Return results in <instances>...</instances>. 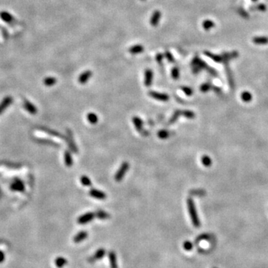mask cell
I'll use <instances>...</instances> for the list:
<instances>
[{
    "mask_svg": "<svg viewBox=\"0 0 268 268\" xmlns=\"http://www.w3.org/2000/svg\"><path fill=\"white\" fill-rule=\"evenodd\" d=\"M109 256V264H110L111 268H119L118 267L117 264V259H116V255L115 252L113 251H110L108 253Z\"/></svg>",
    "mask_w": 268,
    "mask_h": 268,
    "instance_id": "cell-18",
    "label": "cell"
},
{
    "mask_svg": "<svg viewBox=\"0 0 268 268\" xmlns=\"http://www.w3.org/2000/svg\"><path fill=\"white\" fill-rule=\"evenodd\" d=\"M23 107L31 115H36L37 113H38L37 107L27 99H24V101H23Z\"/></svg>",
    "mask_w": 268,
    "mask_h": 268,
    "instance_id": "cell-9",
    "label": "cell"
},
{
    "mask_svg": "<svg viewBox=\"0 0 268 268\" xmlns=\"http://www.w3.org/2000/svg\"><path fill=\"white\" fill-rule=\"evenodd\" d=\"M66 134H67V135H66V139L67 142H68V145H69V147H70V150L72 151V152H74L75 153H78V149H77V147L76 146V145H75V140H74V139H73L72 132L70 130L67 129L66 130Z\"/></svg>",
    "mask_w": 268,
    "mask_h": 268,
    "instance_id": "cell-4",
    "label": "cell"
},
{
    "mask_svg": "<svg viewBox=\"0 0 268 268\" xmlns=\"http://www.w3.org/2000/svg\"><path fill=\"white\" fill-rule=\"evenodd\" d=\"M171 132L168 130H161L158 132L157 136L159 139H166L171 136Z\"/></svg>",
    "mask_w": 268,
    "mask_h": 268,
    "instance_id": "cell-29",
    "label": "cell"
},
{
    "mask_svg": "<svg viewBox=\"0 0 268 268\" xmlns=\"http://www.w3.org/2000/svg\"><path fill=\"white\" fill-rule=\"evenodd\" d=\"M180 116H182V110H176L173 113V115L171 117V119H170L168 123H169V124H173V123H175L177 121V119H179V117H180Z\"/></svg>",
    "mask_w": 268,
    "mask_h": 268,
    "instance_id": "cell-32",
    "label": "cell"
},
{
    "mask_svg": "<svg viewBox=\"0 0 268 268\" xmlns=\"http://www.w3.org/2000/svg\"><path fill=\"white\" fill-rule=\"evenodd\" d=\"M162 16V13L159 11L156 10L153 13L152 16H151V20H150V23H151V26L156 27L158 26L159 24V22L160 19H161Z\"/></svg>",
    "mask_w": 268,
    "mask_h": 268,
    "instance_id": "cell-12",
    "label": "cell"
},
{
    "mask_svg": "<svg viewBox=\"0 0 268 268\" xmlns=\"http://www.w3.org/2000/svg\"><path fill=\"white\" fill-rule=\"evenodd\" d=\"M182 116H185V118H187L188 119H192L195 117V113L193 111L186 109V110L182 111Z\"/></svg>",
    "mask_w": 268,
    "mask_h": 268,
    "instance_id": "cell-35",
    "label": "cell"
},
{
    "mask_svg": "<svg viewBox=\"0 0 268 268\" xmlns=\"http://www.w3.org/2000/svg\"><path fill=\"white\" fill-rule=\"evenodd\" d=\"M13 102V98L11 97V96H7V97L5 98L2 102L0 103V115L4 112L5 109L8 108V106Z\"/></svg>",
    "mask_w": 268,
    "mask_h": 268,
    "instance_id": "cell-13",
    "label": "cell"
},
{
    "mask_svg": "<svg viewBox=\"0 0 268 268\" xmlns=\"http://www.w3.org/2000/svg\"><path fill=\"white\" fill-rule=\"evenodd\" d=\"M201 163L205 167H210L212 164V160L209 156L204 155L201 157Z\"/></svg>",
    "mask_w": 268,
    "mask_h": 268,
    "instance_id": "cell-31",
    "label": "cell"
},
{
    "mask_svg": "<svg viewBox=\"0 0 268 268\" xmlns=\"http://www.w3.org/2000/svg\"><path fill=\"white\" fill-rule=\"evenodd\" d=\"M204 54H205V55H206L207 57H209V58L212 59L213 61L216 62V63H221V62L223 61V57L220 56V55H215V54L211 53V52H205Z\"/></svg>",
    "mask_w": 268,
    "mask_h": 268,
    "instance_id": "cell-22",
    "label": "cell"
},
{
    "mask_svg": "<svg viewBox=\"0 0 268 268\" xmlns=\"http://www.w3.org/2000/svg\"><path fill=\"white\" fill-rule=\"evenodd\" d=\"M202 27H203L205 31H209L215 27V23L212 20H205L202 23Z\"/></svg>",
    "mask_w": 268,
    "mask_h": 268,
    "instance_id": "cell-17",
    "label": "cell"
},
{
    "mask_svg": "<svg viewBox=\"0 0 268 268\" xmlns=\"http://www.w3.org/2000/svg\"><path fill=\"white\" fill-rule=\"evenodd\" d=\"M89 194L92 198L98 199V200H104V199H106V198H107L106 194L104 191H100L98 189H95V188L90 189Z\"/></svg>",
    "mask_w": 268,
    "mask_h": 268,
    "instance_id": "cell-8",
    "label": "cell"
},
{
    "mask_svg": "<svg viewBox=\"0 0 268 268\" xmlns=\"http://www.w3.org/2000/svg\"><path fill=\"white\" fill-rule=\"evenodd\" d=\"M183 248L187 251L191 250L192 248H193V244H192L191 242L186 241L183 243Z\"/></svg>",
    "mask_w": 268,
    "mask_h": 268,
    "instance_id": "cell-40",
    "label": "cell"
},
{
    "mask_svg": "<svg viewBox=\"0 0 268 268\" xmlns=\"http://www.w3.org/2000/svg\"><path fill=\"white\" fill-rule=\"evenodd\" d=\"M129 167L130 165L127 162H124L121 165L120 168L116 171L115 175V180L116 182H121L123 180L124 177L125 176L126 173L127 172L128 169H129Z\"/></svg>",
    "mask_w": 268,
    "mask_h": 268,
    "instance_id": "cell-3",
    "label": "cell"
},
{
    "mask_svg": "<svg viewBox=\"0 0 268 268\" xmlns=\"http://www.w3.org/2000/svg\"><path fill=\"white\" fill-rule=\"evenodd\" d=\"M148 94L153 98L158 101H161V102H167V101L169 100V95L168 94L161 93V92H155V91H151Z\"/></svg>",
    "mask_w": 268,
    "mask_h": 268,
    "instance_id": "cell-6",
    "label": "cell"
},
{
    "mask_svg": "<svg viewBox=\"0 0 268 268\" xmlns=\"http://www.w3.org/2000/svg\"><path fill=\"white\" fill-rule=\"evenodd\" d=\"M87 237H88V233H87V231H80V232H79L78 233L75 235V236L73 238V241L75 243H80L86 240Z\"/></svg>",
    "mask_w": 268,
    "mask_h": 268,
    "instance_id": "cell-16",
    "label": "cell"
},
{
    "mask_svg": "<svg viewBox=\"0 0 268 268\" xmlns=\"http://www.w3.org/2000/svg\"><path fill=\"white\" fill-rule=\"evenodd\" d=\"M43 83L46 87H52L57 83V79L54 77H47L44 79Z\"/></svg>",
    "mask_w": 268,
    "mask_h": 268,
    "instance_id": "cell-27",
    "label": "cell"
},
{
    "mask_svg": "<svg viewBox=\"0 0 268 268\" xmlns=\"http://www.w3.org/2000/svg\"><path fill=\"white\" fill-rule=\"evenodd\" d=\"M256 9L259 10V11H265L266 10H267V6H266L264 4H263V3H262V4H259L256 6Z\"/></svg>",
    "mask_w": 268,
    "mask_h": 268,
    "instance_id": "cell-42",
    "label": "cell"
},
{
    "mask_svg": "<svg viewBox=\"0 0 268 268\" xmlns=\"http://www.w3.org/2000/svg\"><path fill=\"white\" fill-rule=\"evenodd\" d=\"M0 16H1V19L6 23H11L13 20V16H11L9 13L5 12V11L0 13Z\"/></svg>",
    "mask_w": 268,
    "mask_h": 268,
    "instance_id": "cell-26",
    "label": "cell"
},
{
    "mask_svg": "<svg viewBox=\"0 0 268 268\" xmlns=\"http://www.w3.org/2000/svg\"><path fill=\"white\" fill-rule=\"evenodd\" d=\"M55 265L58 268H63L67 264V260L63 257H58L55 261Z\"/></svg>",
    "mask_w": 268,
    "mask_h": 268,
    "instance_id": "cell-23",
    "label": "cell"
},
{
    "mask_svg": "<svg viewBox=\"0 0 268 268\" xmlns=\"http://www.w3.org/2000/svg\"><path fill=\"white\" fill-rule=\"evenodd\" d=\"M95 217V213H93V212H87V213H85L84 214V215H80V216L77 218V222L79 224L88 223L89 222L92 221Z\"/></svg>",
    "mask_w": 268,
    "mask_h": 268,
    "instance_id": "cell-5",
    "label": "cell"
},
{
    "mask_svg": "<svg viewBox=\"0 0 268 268\" xmlns=\"http://www.w3.org/2000/svg\"><path fill=\"white\" fill-rule=\"evenodd\" d=\"M133 123H134L135 128L136 129V130H137L139 133H140L141 134L145 136V132H146V131H144L143 122L140 118L138 117V116H134V117L133 118Z\"/></svg>",
    "mask_w": 268,
    "mask_h": 268,
    "instance_id": "cell-7",
    "label": "cell"
},
{
    "mask_svg": "<svg viewBox=\"0 0 268 268\" xmlns=\"http://www.w3.org/2000/svg\"><path fill=\"white\" fill-rule=\"evenodd\" d=\"M11 188L13 190V191L23 192L25 190V185L21 180L16 179V180H15L14 181L11 183Z\"/></svg>",
    "mask_w": 268,
    "mask_h": 268,
    "instance_id": "cell-11",
    "label": "cell"
},
{
    "mask_svg": "<svg viewBox=\"0 0 268 268\" xmlns=\"http://www.w3.org/2000/svg\"><path fill=\"white\" fill-rule=\"evenodd\" d=\"M144 50H145L144 46H142L141 45L137 44L130 47L128 51H129V52L131 54V55H137V54H140L141 52H144Z\"/></svg>",
    "mask_w": 268,
    "mask_h": 268,
    "instance_id": "cell-19",
    "label": "cell"
},
{
    "mask_svg": "<svg viewBox=\"0 0 268 268\" xmlns=\"http://www.w3.org/2000/svg\"><path fill=\"white\" fill-rule=\"evenodd\" d=\"M92 72L90 70H87L85 72H84L83 73H81L79 76L78 81L79 83L81 84H85L87 81L90 79V77H92Z\"/></svg>",
    "mask_w": 268,
    "mask_h": 268,
    "instance_id": "cell-15",
    "label": "cell"
},
{
    "mask_svg": "<svg viewBox=\"0 0 268 268\" xmlns=\"http://www.w3.org/2000/svg\"><path fill=\"white\" fill-rule=\"evenodd\" d=\"M95 215L96 217H98V219H101V220H105V219H107L109 217V214L104 210H97L95 212Z\"/></svg>",
    "mask_w": 268,
    "mask_h": 268,
    "instance_id": "cell-24",
    "label": "cell"
},
{
    "mask_svg": "<svg viewBox=\"0 0 268 268\" xmlns=\"http://www.w3.org/2000/svg\"><path fill=\"white\" fill-rule=\"evenodd\" d=\"M64 163L67 167H71L73 165V158L70 151H66L64 152Z\"/></svg>",
    "mask_w": 268,
    "mask_h": 268,
    "instance_id": "cell-20",
    "label": "cell"
},
{
    "mask_svg": "<svg viewBox=\"0 0 268 268\" xmlns=\"http://www.w3.org/2000/svg\"><path fill=\"white\" fill-rule=\"evenodd\" d=\"M163 58H164V56H163V55L162 53H158L157 55H156V60L159 65H163Z\"/></svg>",
    "mask_w": 268,
    "mask_h": 268,
    "instance_id": "cell-41",
    "label": "cell"
},
{
    "mask_svg": "<svg viewBox=\"0 0 268 268\" xmlns=\"http://www.w3.org/2000/svg\"><path fill=\"white\" fill-rule=\"evenodd\" d=\"M241 98L242 101L244 102L249 103L252 101V95L248 91H244V92H242L241 95Z\"/></svg>",
    "mask_w": 268,
    "mask_h": 268,
    "instance_id": "cell-25",
    "label": "cell"
},
{
    "mask_svg": "<svg viewBox=\"0 0 268 268\" xmlns=\"http://www.w3.org/2000/svg\"><path fill=\"white\" fill-rule=\"evenodd\" d=\"M153 71L150 69H148V70H145V85L146 87H151V84H152V81H153Z\"/></svg>",
    "mask_w": 268,
    "mask_h": 268,
    "instance_id": "cell-14",
    "label": "cell"
},
{
    "mask_svg": "<svg viewBox=\"0 0 268 268\" xmlns=\"http://www.w3.org/2000/svg\"><path fill=\"white\" fill-rule=\"evenodd\" d=\"M253 44L257 45H266L268 44V37L267 36H255L252 38Z\"/></svg>",
    "mask_w": 268,
    "mask_h": 268,
    "instance_id": "cell-10",
    "label": "cell"
},
{
    "mask_svg": "<svg viewBox=\"0 0 268 268\" xmlns=\"http://www.w3.org/2000/svg\"><path fill=\"white\" fill-rule=\"evenodd\" d=\"M38 141H40V142H41V143H44V144L48 145L56 146V147H58V146H59L58 144H57L56 142H55V141H52L51 140H47V139H38Z\"/></svg>",
    "mask_w": 268,
    "mask_h": 268,
    "instance_id": "cell-39",
    "label": "cell"
},
{
    "mask_svg": "<svg viewBox=\"0 0 268 268\" xmlns=\"http://www.w3.org/2000/svg\"><path fill=\"white\" fill-rule=\"evenodd\" d=\"M165 56H166L168 61L170 62V63H174L175 62L174 57L173 56L172 54H171L169 51H166V52H165Z\"/></svg>",
    "mask_w": 268,
    "mask_h": 268,
    "instance_id": "cell-37",
    "label": "cell"
},
{
    "mask_svg": "<svg viewBox=\"0 0 268 268\" xmlns=\"http://www.w3.org/2000/svg\"><path fill=\"white\" fill-rule=\"evenodd\" d=\"M191 193L193 195H202L203 194H205V191L204 190H202V189H198V190H192Z\"/></svg>",
    "mask_w": 268,
    "mask_h": 268,
    "instance_id": "cell-43",
    "label": "cell"
},
{
    "mask_svg": "<svg viewBox=\"0 0 268 268\" xmlns=\"http://www.w3.org/2000/svg\"><path fill=\"white\" fill-rule=\"evenodd\" d=\"M213 87H214L212 85V84L207 82V83H204L202 84V85L200 86V89L202 92H208V91L211 90L212 89H213Z\"/></svg>",
    "mask_w": 268,
    "mask_h": 268,
    "instance_id": "cell-34",
    "label": "cell"
},
{
    "mask_svg": "<svg viewBox=\"0 0 268 268\" xmlns=\"http://www.w3.org/2000/svg\"><path fill=\"white\" fill-rule=\"evenodd\" d=\"M105 254H106L105 249L103 248L98 249L95 252V255H94V259H95V260H100V259H102L104 257Z\"/></svg>",
    "mask_w": 268,
    "mask_h": 268,
    "instance_id": "cell-30",
    "label": "cell"
},
{
    "mask_svg": "<svg viewBox=\"0 0 268 268\" xmlns=\"http://www.w3.org/2000/svg\"><path fill=\"white\" fill-rule=\"evenodd\" d=\"M80 183H81L82 185H84V186H87V187H89L92 185V182H91L90 179H89L87 176H86V175L81 176V177H80Z\"/></svg>",
    "mask_w": 268,
    "mask_h": 268,
    "instance_id": "cell-33",
    "label": "cell"
},
{
    "mask_svg": "<svg viewBox=\"0 0 268 268\" xmlns=\"http://www.w3.org/2000/svg\"><path fill=\"white\" fill-rule=\"evenodd\" d=\"M214 268H216V267H214Z\"/></svg>",
    "mask_w": 268,
    "mask_h": 268,
    "instance_id": "cell-47",
    "label": "cell"
},
{
    "mask_svg": "<svg viewBox=\"0 0 268 268\" xmlns=\"http://www.w3.org/2000/svg\"><path fill=\"white\" fill-rule=\"evenodd\" d=\"M187 206H188V213H189L190 217L191 219L192 224H193L195 227L198 228L200 226V222L193 199L191 198H188L187 199Z\"/></svg>",
    "mask_w": 268,
    "mask_h": 268,
    "instance_id": "cell-1",
    "label": "cell"
},
{
    "mask_svg": "<svg viewBox=\"0 0 268 268\" xmlns=\"http://www.w3.org/2000/svg\"><path fill=\"white\" fill-rule=\"evenodd\" d=\"M141 1H145V0H141Z\"/></svg>",
    "mask_w": 268,
    "mask_h": 268,
    "instance_id": "cell-46",
    "label": "cell"
},
{
    "mask_svg": "<svg viewBox=\"0 0 268 268\" xmlns=\"http://www.w3.org/2000/svg\"><path fill=\"white\" fill-rule=\"evenodd\" d=\"M5 259V253L2 250H0V264L2 263Z\"/></svg>",
    "mask_w": 268,
    "mask_h": 268,
    "instance_id": "cell-44",
    "label": "cell"
},
{
    "mask_svg": "<svg viewBox=\"0 0 268 268\" xmlns=\"http://www.w3.org/2000/svg\"><path fill=\"white\" fill-rule=\"evenodd\" d=\"M191 69H192V71H193V72L195 74L199 73V72H200V70H204V69H208L209 72L210 73H212V75H215V74H216L215 72H214L213 70L210 69L209 67L208 68V66H207V64L205 63V62L203 61V60H202L201 59L198 58V57H197V58H195L193 59V60H192Z\"/></svg>",
    "mask_w": 268,
    "mask_h": 268,
    "instance_id": "cell-2",
    "label": "cell"
},
{
    "mask_svg": "<svg viewBox=\"0 0 268 268\" xmlns=\"http://www.w3.org/2000/svg\"><path fill=\"white\" fill-rule=\"evenodd\" d=\"M181 89L185 95L188 96H191L193 94V89L188 87H182Z\"/></svg>",
    "mask_w": 268,
    "mask_h": 268,
    "instance_id": "cell-38",
    "label": "cell"
},
{
    "mask_svg": "<svg viewBox=\"0 0 268 268\" xmlns=\"http://www.w3.org/2000/svg\"><path fill=\"white\" fill-rule=\"evenodd\" d=\"M40 130H41L42 131H43V132L46 133V134L51 135V136H56V137L60 138V139H66V138H64V136L61 134H60V133L57 132V131H55V130H53L48 129V128H46V127H41L40 128Z\"/></svg>",
    "mask_w": 268,
    "mask_h": 268,
    "instance_id": "cell-21",
    "label": "cell"
},
{
    "mask_svg": "<svg viewBox=\"0 0 268 268\" xmlns=\"http://www.w3.org/2000/svg\"><path fill=\"white\" fill-rule=\"evenodd\" d=\"M259 1V0H252V2H258Z\"/></svg>",
    "mask_w": 268,
    "mask_h": 268,
    "instance_id": "cell-45",
    "label": "cell"
},
{
    "mask_svg": "<svg viewBox=\"0 0 268 268\" xmlns=\"http://www.w3.org/2000/svg\"><path fill=\"white\" fill-rule=\"evenodd\" d=\"M87 120L89 123L92 124H95L96 123L98 122V116L96 114L94 113H89L87 116Z\"/></svg>",
    "mask_w": 268,
    "mask_h": 268,
    "instance_id": "cell-28",
    "label": "cell"
},
{
    "mask_svg": "<svg viewBox=\"0 0 268 268\" xmlns=\"http://www.w3.org/2000/svg\"><path fill=\"white\" fill-rule=\"evenodd\" d=\"M171 77L174 80H177L179 78V77H180V70H179L178 67L175 66L172 68V70H171Z\"/></svg>",
    "mask_w": 268,
    "mask_h": 268,
    "instance_id": "cell-36",
    "label": "cell"
}]
</instances>
